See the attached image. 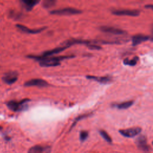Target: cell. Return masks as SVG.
<instances>
[{
    "instance_id": "cell-16",
    "label": "cell",
    "mask_w": 153,
    "mask_h": 153,
    "mask_svg": "<svg viewBox=\"0 0 153 153\" xmlns=\"http://www.w3.org/2000/svg\"><path fill=\"white\" fill-rule=\"evenodd\" d=\"M133 103H134V102L132 100L126 101V102H122L121 103L116 104L115 107H117L119 109H127L129 107H130L133 104Z\"/></svg>"
},
{
    "instance_id": "cell-21",
    "label": "cell",
    "mask_w": 153,
    "mask_h": 153,
    "mask_svg": "<svg viewBox=\"0 0 153 153\" xmlns=\"http://www.w3.org/2000/svg\"><path fill=\"white\" fill-rule=\"evenodd\" d=\"M145 8H151L153 10V5L151 4V5H145Z\"/></svg>"
},
{
    "instance_id": "cell-4",
    "label": "cell",
    "mask_w": 153,
    "mask_h": 153,
    "mask_svg": "<svg viewBox=\"0 0 153 153\" xmlns=\"http://www.w3.org/2000/svg\"><path fill=\"white\" fill-rule=\"evenodd\" d=\"M142 131V128L139 127H133L126 129L119 130V133L123 136L126 137H133L138 134H139Z\"/></svg>"
},
{
    "instance_id": "cell-14",
    "label": "cell",
    "mask_w": 153,
    "mask_h": 153,
    "mask_svg": "<svg viewBox=\"0 0 153 153\" xmlns=\"http://www.w3.org/2000/svg\"><path fill=\"white\" fill-rule=\"evenodd\" d=\"M68 47H65V46H62V47H57L55 48H53L52 50H48L46 51L45 52H44V53L42 54V57H48V56H53L54 54H56L62 51H63L64 50L66 49Z\"/></svg>"
},
{
    "instance_id": "cell-17",
    "label": "cell",
    "mask_w": 153,
    "mask_h": 153,
    "mask_svg": "<svg viewBox=\"0 0 153 153\" xmlns=\"http://www.w3.org/2000/svg\"><path fill=\"white\" fill-rule=\"evenodd\" d=\"M138 60H139V57L137 56H135V57H133L132 59H128V58L125 59L123 61V63L126 65L133 66H134L136 65Z\"/></svg>"
},
{
    "instance_id": "cell-2",
    "label": "cell",
    "mask_w": 153,
    "mask_h": 153,
    "mask_svg": "<svg viewBox=\"0 0 153 153\" xmlns=\"http://www.w3.org/2000/svg\"><path fill=\"white\" fill-rule=\"evenodd\" d=\"M82 11L78 9L72 8V7H66L60 9L54 10L50 11L51 14L58 15V16H70L74 14H77L81 13Z\"/></svg>"
},
{
    "instance_id": "cell-11",
    "label": "cell",
    "mask_w": 153,
    "mask_h": 153,
    "mask_svg": "<svg viewBox=\"0 0 153 153\" xmlns=\"http://www.w3.org/2000/svg\"><path fill=\"white\" fill-rule=\"evenodd\" d=\"M100 30L104 32L110 33L114 35H122L126 33V32L123 30L111 26H102L100 27Z\"/></svg>"
},
{
    "instance_id": "cell-18",
    "label": "cell",
    "mask_w": 153,
    "mask_h": 153,
    "mask_svg": "<svg viewBox=\"0 0 153 153\" xmlns=\"http://www.w3.org/2000/svg\"><path fill=\"white\" fill-rule=\"evenodd\" d=\"M99 133L101 135V136L108 143H111L112 142V139L111 137V136L108 134V133L103 130H100L99 131Z\"/></svg>"
},
{
    "instance_id": "cell-3",
    "label": "cell",
    "mask_w": 153,
    "mask_h": 153,
    "mask_svg": "<svg viewBox=\"0 0 153 153\" xmlns=\"http://www.w3.org/2000/svg\"><path fill=\"white\" fill-rule=\"evenodd\" d=\"M29 101V99H23L21 101H15V100H11L9 101L7 105L8 108L13 111H19L23 109L26 105H27L26 103Z\"/></svg>"
},
{
    "instance_id": "cell-13",
    "label": "cell",
    "mask_w": 153,
    "mask_h": 153,
    "mask_svg": "<svg viewBox=\"0 0 153 153\" xmlns=\"http://www.w3.org/2000/svg\"><path fill=\"white\" fill-rule=\"evenodd\" d=\"M87 78L90 79H93L97 82L101 84H107L112 81V78L111 76H96L92 75H87Z\"/></svg>"
},
{
    "instance_id": "cell-8",
    "label": "cell",
    "mask_w": 153,
    "mask_h": 153,
    "mask_svg": "<svg viewBox=\"0 0 153 153\" xmlns=\"http://www.w3.org/2000/svg\"><path fill=\"white\" fill-rule=\"evenodd\" d=\"M112 13L117 16H137L139 15L140 11L136 10H116L113 11Z\"/></svg>"
},
{
    "instance_id": "cell-9",
    "label": "cell",
    "mask_w": 153,
    "mask_h": 153,
    "mask_svg": "<svg viewBox=\"0 0 153 153\" xmlns=\"http://www.w3.org/2000/svg\"><path fill=\"white\" fill-rule=\"evenodd\" d=\"M51 148L48 146H42V145H35L31 147L28 153H50Z\"/></svg>"
},
{
    "instance_id": "cell-5",
    "label": "cell",
    "mask_w": 153,
    "mask_h": 153,
    "mask_svg": "<svg viewBox=\"0 0 153 153\" xmlns=\"http://www.w3.org/2000/svg\"><path fill=\"white\" fill-rule=\"evenodd\" d=\"M135 143L137 145V147L143 151H149L151 149V147L147 143V138L144 135H141L139 136L136 141Z\"/></svg>"
},
{
    "instance_id": "cell-15",
    "label": "cell",
    "mask_w": 153,
    "mask_h": 153,
    "mask_svg": "<svg viewBox=\"0 0 153 153\" xmlns=\"http://www.w3.org/2000/svg\"><path fill=\"white\" fill-rule=\"evenodd\" d=\"M22 2L25 8L27 11H30L39 2V1L33 0H23Z\"/></svg>"
},
{
    "instance_id": "cell-23",
    "label": "cell",
    "mask_w": 153,
    "mask_h": 153,
    "mask_svg": "<svg viewBox=\"0 0 153 153\" xmlns=\"http://www.w3.org/2000/svg\"><path fill=\"white\" fill-rule=\"evenodd\" d=\"M152 145H153V141H152Z\"/></svg>"
},
{
    "instance_id": "cell-1",
    "label": "cell",
    "mask_w": 153,
    "mask_h": 153,
    "mask_svg": "<svg viewBox=\"0 0 153 153\" xmlns=\"http://www.w3.org/2000/svg\"><path fill=\"white\" fill-rule=\"evenodd\" d=\"M28 57L39 61V65L42 67L57 66L60 65V62L64 59L74 57V56H60L57 57H42L38 56H29Z\"/></svg>"
},
{
    "instance_id": "cell-22",
    "label": "cell",
    "mask_w": 153,
    "mask_h": 153,
    "mask_svg": "<svg viewBox=\"0 0 153 153\" xmlns=\"http://www.w3.org/2000/svg\"><path fill=\"white\" fill-rule=\"evenodd\" d=\"M152 33H153V26H152ZM153 34V33H152Z\"/></svg>"
},
{
    "instance_id": "cell-19",
    "label": "cell",
    "mask_w": 153,
    "mask_h": 153,
    "mask_svg": "<svg viewBox=\"0 0 153 153\" xmlns=\"http://www.w3.org/2000/svg\"><path fill=\"white\" fill-rule=\"evenodd\" d=\"M56 4V1H53V0H45L43 2V6L45 8H50L52 7L53 6H54Z\"/></svg>"
},
{
    "instance_id": "cell-20",
    "label": "cell",
    "mask_w": 153,
    "mask_h": 153,
    "mask_svg": "<svg viewBox=\"0 0 153 153\" xmlns=\"http://www.w3.org/2000/svg\"><path fill=\"white\" fill-rule=\"evenodd\" d=\"M88 136V132L85 130H82L79 133V139L81 142L85 141Z\"/></svg>"
},
{
    "instance_id": "cell-7",
    "label": "cell",
    "mask_w": 153,
    "mask_h": 153,
    "mask_svg": "<svg viewBox=\"0 0 153 153\" xmlns=\"http://www.w3.org/2000/svg\"><path fill=\"white\" fill-rule=\"evenodd\" d=\"M18 79V73L16 71H10L7 72L2 76V80L7 84H12Z\"/></svg>"
},
{
    "instance_id": "cell-10",
    "label": "cell",
    "mask_w": 153,
    "mask_h": 153,
    "mask_svg": "<svg viewBox=\"0 0 153 153\" xmlns=\"http://www.w3.org/2000/svg\"><path fill=\"white\" fill-rule=\"evenodd\" d=\"M16 27L18 28V29H19L20 31L26 33H31V34H35V33H39L41 31H42L45 27H42V28H39V29H30L24 25H20V24H17L16 25Z\"/></svg>"
},
{
    "instance_id": "cell-6",
    "label": "cell",
    "mask_w": 153,
    "mask_h": 153,
    "mask_svg": "<svg viewBox=\"0 0 153 153\" xmlns=\"http://www.w3.org/2000/svg\"><path fill=\"white\" fill-rule=\"evenodd\" d=\"M25 86L26 87H45L49 85V84L45 81L42 79L40 78H34L30 79L26 81L24 84Z\"/></svg>"
},
{
    "instance_id": "cell-12",
    "label": "cell",
    "mask_w": 153,
    "mask_h": 153,
    "mask_svg": "<svg viewBox=\"0 0 153 153\" xmlns=\"http://www.w3.org/2000/svg\"><path fill=\"white\" fill-rule=\"evenodd\" d=\"M149 39V36L142 35V34H138L133 36L131 38L132 40V45H137L139 44H140L142 42L146 41Z\"/></svg>"
}]
</instances>
